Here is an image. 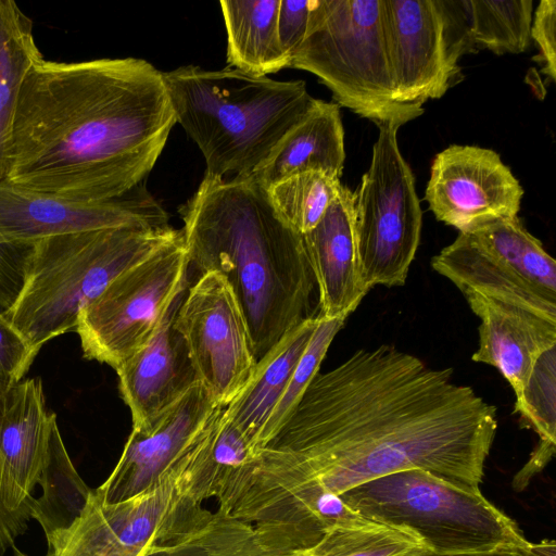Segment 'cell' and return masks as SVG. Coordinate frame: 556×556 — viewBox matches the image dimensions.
Masks as SVG:
<instances>
[{
    "label": "cell",
    "mask_w": 556,
    "mask_h": 556,
    "mask_svg": "<svg viewBox=\"0 0 556 556\" xmlns=\"http://www.w3.org/2000/svg\"><path fill=\"white\" fill-rule=\"evenodd\" d=\"M399 101L421 105L462 80L459 62L477 52L466 0H382Z\"/></svg>",
    "instance_id": "cell-11"
},
{
    "label": "cell",
    "mask_w": 556,
    "mask_h": 556,
    "mask_svg": "<svg viewBox=\"0 0 556 556\" xmlns=\"http://www.w3.org/2000/svg\"><path fill=\"white\" fill-rule=\"evenodd\" d=\"M311 317L286 333L254 368L241 393L225 408L226 417L239 430L256 455L261 433L303 355L317 325Z\"/></svg>",
    "instance_id": "cell-23"
},
{
    "label": "cell",
    "mask_w": 556,
    "mask_h": 556,
    "mask_svg": "<svg viewBox=\"0 0 556 556\" xmlns=\"http://www.w3.org/2000/svg\"><path fill=\"white\" fill-rule=\"evenodd\" d=\"M38 351L0 311V382L14 384L28 371Z\"/></svg>",
    "instance_id": "cell-33"
},
{
    "label": "cell",
    "mask_w": 556,
    "mask_h": 556,
    "mask_svg": "<svg viewBox=\"0 0 556 556\" xmlns=\"http://www.w3.org/2000/svg\"><path fill=\"white\" fill-rule=\"evenodd\" d=\"M523 193L495 151L452 144L435 155L425 199L438 220L471 233L518 216Z\"/></svg>",
    "instance_id": "cell-15"
},
{
    "label": "cell",
    "mask_w": 556,
    "mask_h": 556,
    "mask_svg": "<svg viewBox=\"0 0 556 556\" xmlns=\"http://www.w3.org/2000/svg\"><path fill=\"white\" fill-rule=\"evenodd\" d=\"M178 233L173 227L114 228L37 240L18 294L3 314L39 352L49 340L75 330L80 311L111 281Z\"/></svg>",
    "instance_id": "cell-5"
},
{
    "label": "cell",
    "mask_w": 556,
    "mask_h": 556,
    "mask_svg": "<svg viewBox=\"0 0 556 556\" xmlns=\"http://www.w3.org/2000/svg\"><path fill=\"white\" fill-rule=\"evenodd\" d=\"M56 427L55 414L46 408L40 379L0 382V498L27 522Z\"/></svg>",
    "instance_id": "cell-17"
},
{
    "label": "cell",
    "mask_w": 556,
    "mask_h": 556,
    "mask_svg": "<svg viewBox=\"0 0 556 556\" xmlns=\"http://www.w3.org/2000/svg\"><path fill=\"white\" fill-rule=\"evenodd\" d=\"M480 318L472 361L495 367L518 399L538 357L556 346V324L522 308L479 295L465 298Z\"/></svg>",
    "instance_id": "cell-20"
},
{
    "label": "cell",
    "mask_w": 556,
    "mask_h": 556,
    "mask_svg": "<svg viewBox=\"0 0 556 556\" xmlns=\"http://www.w3.org/2000/svg\"><path fill=\"white\" fill-rule=\"evenodd\" d=\"M225 408L216 406L170 473L182 493L199 505L211 497L218 500L255 457Z\"/></svg>",
    "instance_id": "cell-22"
},
{
    "label": "cell",
    "mask_w": 556,
    "mask_h": 556,
    "mask_svg": "<svg viewBox=\"0 0 556 556\" xmlns=\"http://www.w3.org/2000/svg\"><path fill=\"white\" fill-rule=\"evenodd\" d=\"M176 123L202 152L205 176L253 174L314 104L303 80L186 65L163 73Z\"/></svg>",
    "instance_id": "cell-4"
},
{
    "label": "cell",
    "mask_w": 556,
    "mask_h": 556,
    "mask_svg": "<svg viewBox=\"0 0 556 556\" xmlns=\"http://www.w3.org/2000/svg\"><path fill=\"white\" fill-rule=\"evenodd\" d=\"M555 447L556 444L539 441L529 460L514 478L513 486L516 491H522L530 479L546 466L555 454Z\"/></svg>",
    "instance_id": "cell-37"
},
{
    "label": "cell",
    "mask_w": 556,
    "mask_h": 556,
    "mask_svg": "<svg viewBox=\"0 0 556 556\" xmlns=\"http://www.w3.org/2000/svg\"><path fill=\"white\" fill-rule=\"evenodd\" d=\"M426 553L430 549L414 532L355 513L336 522L301 556H419Z\"/></svg>",
    "instance_id": "cell-28"
},
{
    "label": "cell",
    "mask_w": 556,
    "mask_h": 556,
    "mask_svg": "<svg viewBox=\"0 0 556 556\" xmlns=\"http://www.w3.org/2000/svg\"><path fill=\"white\" fill-rule=\"evenodd\" d=\"M453 372L389 344L357 350L315 375L255 463L338 496L407 469L479 488L496 407Z\"/></svg>",
    "instance_id": "cell-1"
},
{
    "label": "cell",
    "mask_w": 556,
    "mask_h": 556,
    "mask_svg": "<svg viewBox=\"0 0 556 556\" xmlns=\"http://www.w3.org/2000/svg\"><path fill=\"white\" fill-rule=\"evenodd\" d=\"M289 67L317 76L339 106L378 127H401L425 112L396 97L382 0H312L306 35Z\"/></svg>",
    "instance_id": "cell-6"
},
{
    "label": "cell",
    "mask_w": 556,
    "mask_h": 556,
    "mask_svg": "<svg viewBox=\"0 0 556 556\" xmlns=\"http://www.w3.org/2000/svg\"><path fill=\"white\" fill-rule=\"evenodd\" d=\"M169 216L144 182L108 201L80 202L0 182V235L9 243L114 228L167 229Z\"/></svg>",
    "instance_id": "cell-14"
},
{
    "label": "cell",
    "mask_w": 556,
    "mask_h": 556,
    "mask_svg": "<svg viewBox=\"0 0 556 556\" xmlns=\"http://www.w3.org/2000/svg\"><path fill=\"white\" fill-rule=\"evenodd\" d=\"M531 40L539 49L533 60L541 72L551 80L556 78V1H540L531 25Z\"/></svg>",
    "instance_id": "cell-34"
},
{
    "label": "cell",
    "mask_w": 556,
    "mask_h": 556,
    "mask_svg": "<svg viewBox=\"0 0 556 556\" xmlns=\"http://www.w3.org/2000/svg\"><path fill=\"white\" fill-rule=\"evenodd\" d=\"M288 384L274 407L258 440L263 448L286 424L317 372L336 334L345 319H320ZM257 453V452H256Z\"/></svg>",
    "instance_id": "cell-31"
},
{
    "label": "cell",
    "mask_w": 556,
    "mask_h": 556,
    "mask_svg": "<svg viewBox=\"0 0 556 556\" xmlns=\"http://www.w3.org/2000/svg\"><path fill=\"white\" fill-rule=\"evenodd\" d=\"M311 9L312 0H280L277 20L278 37L290 62L306 35Z\"/></svg>",
    "instance_id": "cell-35"
},
{
    "label": "cell",
    "mask_w": 556,
    "mask_h": 556,
    "mask_svg": "<svg viewBox=\"0 0 556 556\" xmlns=\"http://www.w3.org/2000/svg\"><path fill=\"white\" fill-rule=\"evenodd\" d=\"M198 381L216 406H227L250 381L256 366L248 325L227 279L201 273L174 318Z\"/></svg>",
    "instance_id": "cell-12"
},
{
    "label": "cell",
    "mask_w": 556,
    "mask_h": 556,
    "mask_svg": "<svg viewBox=\"0 0 556 556\" xmlns=\"http://www.w3.org/2000/svg\"><path fill=\"white\" fill-rule=\"evenodd\" d=\"M216 408L198 381L174 405L142 429H131L123 453L96 494L106 504L157 488L174 470Z\"/></svg>",
    "instance_id": "cell-16"
},
{
    "label": "cell",
    "mask_w": 556,
    "mask_h": 556,
    "mask_svg": "<svg viewBox=\"0 0 556 556\" xmlns=\"http://www.w3.org/2000/svg\"><path fill=\"white\" fill-rule=\"evenodd\" d=\"M189 260L181 230L128 268L79 315L84 357L117 368L152 338L173 301L187 289Z\"/></svg>",
    "instance_id": "cell-10"
},
{
    "label": "cell",
    "mask_w": 556,
    "mask_h": 556,
    "mask_svg": "<svg viewBox=\"0 0 556 556\" xmlns=\"http://www.w3.org/2000/svg\"><path fill=\"white\" fill-rule=\"evenodd\" d=\"M378 128L369 167L355 191L359 273L368 290L405 285L422 227L415 178L397 143L400 127Z\"/></svg>",
    "instance_id": "cell-9"
},
{
    "label": "cell",
    "mask_w": 556,
    "mask_h": 556,
    "mask_svg": "<svg viewBox=\"0 0 556 556\" xmlns=\"http://www.w3.org/2000/svg\"><path fill=\"white\" fill-rule=\"evenodd\" d=\"M176 124L163 72L142 59L41 60L22 86L4 182L80 202L118 198Z\"/></svg>",
    "instance_id": "cell-2"
},
{
    "label": "cell",
    "mask_w": 556,
    "mask_h": 556,
    "mask_svg": "<svg viewBox=\"0 0 556 556\" xmlns=\"http://www.w3.org/2000/svg\"><path fill=\"white\" fill-rule=\"evenodd\" d=\"M31 20L13 0H0V182L5 179L15 111L30 70L43 60Z\"/></svg>",
    "instance_id": "cell-26"
},
{
    "label": "cell",
    "mask_w": 556,
    "mask_h": 556,
    "mask_svg": "<svg viewBox=\"0 0 556 556\" xmlns=\"http://www.w3.org/2000/svg\"><path fill=\"white\" fill-rule=\"evenodd\" d=\"M341 186L338 176L309 170L276 182L267 192L282 220L304 235L319 223Z\"/></svg>",
    "instance_id": "cell-30"
},
{
    "label": "cell",
    "mask_w": 556,
    "mask_h": 556,
    "mask_svg": "<svg viewBox=\"0 0 556 556\" xmlns=\"http://www.w3.org/2000/svg\"><path fill=\"white\" fill-rule=\"evenodd\" d=\"M28 522L10 513L0 498V556L15 546L16 540L27 531Z\"/></svg>",
    "instance_id": "cell-38"
},
{
    "label": "cell",
    "mask_w": 556,
    "mask_h": 556,
    "mask_svg": "<svg viewBox=\"0 0 556 556\" xmlns=\"http://www.w3.org/2000/svg\"><path fill=\"white\" fill-rule=\"evenodd\" d=\"M186 292L173 301L147 344L115 368L132 429L149 426L198 382L184 339L174 327Z\"/></svg>",
    "instance_id": "cell-18"
},
{
    "label": "cell",
    "mask_w": 556,
    "mask_h": 556,
    "mask_svg": "<svg viewBox=\"0 0 556 556\" xmlns=\"http://www.w3.org/2000/svg\"><path fill=\"white\" fill-rule=\"evenodd\" d=\"M302 552L222 509H203L189 527L143 556H301Z\"/></svg>",
    "instance_id": "cell-24"
},
{
    "label": "cell",
    "mask_w": 556,
    "mask_h": 556,
    "mask_svg": "<svg viewBox=\"0 0 556 556\" xmlns=\"http://www.w3.org/2000/svg\"><path fill=\"white\" fill-rule=\"evenodd\" d=\"M477 50L522 53L531 41L532 0H466Z\"/></svg>",
    "instance_id": "cell-29"
},
{
    "label": "cell",
    "mask_w": 556,
    "mask_h": 556,
    "mask_svg": "<svg viewBox=\"0 0 556 556\" xmlns=\"http://www.w3.org/2000/svg\"><path fill=\"white\" fill-rule=\"evenodd\" d=\"M431 267L464 298L483 296L556 324V262L518 216L459 233Z\"/></svg>",
    "instance_id": "cell-8"
},
{
    "label": "cell",
    "mask_w": 556,
    "mask_h": 556,
    "mask_svg": "<svg viewBox=\"0 0 556 556\" xmlns=\"http://www.w3.org/2000/svg\"><path fill=\"white\" fill-rule=\"evenodd\" d=\"M340 498L365 518L414 532L439 555L517 549L530 543L479 488L422 469L376 478L345 491Z\"/></svg>",
    "instance_id": "cell-7"
},
{
    "label": "cell",
    "mask_w": 556,
    "mask_h": 556,
    "mask_svg": "<svg viewBox=\"0 0 556 556\" xmlns=\"http://www.w3.org/2000/svg\"><path fill=\"white\" fill-rule=\"evenodd\" d=\"M531 543L525 548L517 549H502L491 553H480V554H462V555H439L434 553H426L419 556H528Z\"/></svg>",
    "instance_id": "cell-39"
},
{
    "label": "cell",
    "mask_w": 556,
    "mask_h": 556,
    "mask_svg": "<svg viewBox=\"0 0 556 556\" xmlns=\"http://www.w3.org/2000/svg\"><path fill=\"white\" fill-rule=\"evenodd\" d=\"M38 484L42 494L33 502L31 518L41 526L50 549L81 516L93 491L75 469L59 427L53 431Z\"/></svg>",
    "instance_id": "cell-27"
},
{
    "label": "cell",
    "mask_w": 556,
    "mask_h": 556,
    "mask_svg": "<svg viewBox=\"0 0 556 556\" xmlns=\"http://www.w3.org/2000/svg\"><path fill=\"white\" fill-rule=\"evenodd\" d=\"M344 161L340 106L315 99L309 111L282 137L252 175L268 189L289 176L309 170L341 177Z\"/></svg>",
    "instance_id": "cell-21"
},
{
    "label": "cell",
    "mask_w": 556,
    "mask_h": 556,
    "mask_svg": "<svg viewBox=\"0 0 556 556\" xmlns=\"http://www.w3.org/2000/svg\"><path fill=\"white\" fill-rule=\"evenodd\" d=\"M514 412L540 441L556 444V346L538 357Z\"/></svg>",
    "instance_id": "cell-32"
},
{
    "label": "cell",
    "mask_w": 556,
    "mask_h": 556,
    "mask_svg": "<svg viewBox=\"0 0 556 556\" xmlns=\"http://www.w3.org/2000/svg\"><path fill=\"white\" fill-rule=\"evenodd\" d=\"M29 245L12 244L0 235V311L15 301L22 287Z\"/></svg>",
    "instance_id": "cell-36"
},
{
    "label": "cell",
    "mask_w": 556,
    "mask_h": 556,
    "mask_svg": "<svg viewBox=\"0 0 556 556\" xmlns=\"http://www.w3.org/2000/svg\"><path fill=\"white\" fill-rule=\"evenodd\" d=\"M318 292L320 319H346L368 289L358 264L355 191L341 186L319 223L302 235Z\"/></svg>",
    "instance_id": "cell-19"
},
{
    "label": "cell",
    "mask_w": 556,
    "mask_h": 556,
    "mask_svg": "<svg viewBox=\"0 0 556 556\" xmlns=\"http://www.w3.org/2000/svg\"><path fill=\"white\" fill-rule=\"evenodd\" d=\"M204 508L169 475L157 488L106 504L94 489L81 514L47 556H143L189 527Z\"/></svg>",
    "instance_id": "cell-13"
},
{
    "label": "cell",
    "mask_w": 556,
    "mask_h": 556,
    "mask_svg": "<svg viewBox=\"0 0 556 556\" xmlns=\"http://www.w3.org/2000/svg\"><path fill=\"white\" fill-rule=\"evenodd\" d=\"M280 0H222L227 62L248 74L267 76L289 67L278 37Z\"/></svg>",
    "instance_id": "cell-25"
},
{
    "label": "cell",
    "mask_w": 556,
    "mask_h": 556,
    "mask_svg": "<svg viewBox=\"0 0 556 556\" xmlns=\"http://www.w3.org/2000/svg\"><path fill=\"white\" fill-rule=\"evenodd\" d=\"M179 214L189 264L227 279L256 361L316 316L311 312L316 282L302 235L282 220L252 174L204 176Z\"/></svg>",
    "instance_id": "cell-3"
}]
</instances>
